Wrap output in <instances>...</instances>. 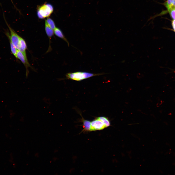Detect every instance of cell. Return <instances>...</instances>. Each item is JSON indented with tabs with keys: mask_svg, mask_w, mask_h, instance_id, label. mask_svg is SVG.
<instances>
[{
	"mask_svg": "<svg viewBox=\"0 0 175 175\" xmlns=\"http://www.w3.org/2000/svg\"><path fill=\"white\" fill-rule=\"evenodd\" d=\"M16 58L19 59L25 66L26 70V74H28V68L31 67L29 63L27 57H25L23 53L20 51L18 50Z\"/></svg>",
	"mask_w": 175,
	"mask_h": 175,
	"instance_id": "5b68a950",
	"label": "cell"
},
{
	"mask_svg": "<svg viewBox=\"0 0 175 175\" xmlns=\"http://www.w3.org/2000/svg\"><path fill=\"white\" fill-rule=\"evenodd\" d=\"M172 8L175 7V0L174 1L172 4Z\"/></svg>",
	"mask_w": 175,
	"mask_h": 175,
	"instance_id": "2e32d148",
	"label": "cell"
},
{
	"mask_svg": "<svg viewBox=\"0 0 175 175\" xmlns=\"http://www.w3.org/2000/svg\"><path fill=\"white\" fill-rule=\"evenodd\" d=\"M174 7V8H175V7Z\"/></svg>",
	"mask_w": 175,
	"mask_h": 175,
	"instance_id": "e0dca14e",
	"label": "cell"
},
{
	"mask_svg": "<svg viewBox=\"0 0 175 175\" xmlns=\"http://www.w3.org/2000/svg\"><path fill=\"white\" fill-rule=\"evenodd\" d=\"M45 28L46 33L50 41L53 35L54 30L48 25L45 22Z\"/></svg>",
	"mask_w": 175,
	"mask_h": 175,
	"instance_id": "9c48e42d",
	"label": "cell"
},
{
	"mask_svg": "<svg viewBox=\"0 0 175 175\" xmlns=\"http://www.w3.org/2000/svg\"><path fill=\"white\" fill-rule=\"evenodd\" d=\"M99 75V74H94L86 72H77L72 73H68L66 74V76L68 79L76 81H80Z\"/></svg>",
	"mask_w": 175,
	"mask_h": 175,
	"instance_id": "6da1fadb",
	"label": "cell"
},
{
	"mask_svg": "<svg viewBox=\"0 0 175 175\" xmlns=\"http://www.w3.org/2000/svg\"><path fill=\"white\" fill-rule=\"evenodd\" d=\"M91 131L100 130L107 128L105 123L97 118L91 122Z\"/></svg>",
	"mask_w": 175,
	"mask_h": 175,
	"instance_id": "277c9868",
	"label": "cell"
},
{
	"mask_svg": "<svg viewBox=\"0 0 175 175\" xmlns=\"http://www.w3.org/2000/svg\"><path fill=\"white\" fill-rule=\"evenodd\" d=\"M7 37L8 38L10 42V50L12 54L16 58V54L18 50L13 45L10 38L8 37Z\"/></svg>",
	"mask_w": 175,
	"mask_h": 175,
	"instance_id": "30bf717a",
	"label": "cell"
},
{
	"mask_svg": "<svg viewBox=\"0 0 175 175\" xmlns=\"http://www.w3.org/2000/svg\"><path fill=\"white\" fill-rule=\"evenodd\" d=\"M53 30L54 33L56 35L63 39L67 43L68 46L69 45V43L68 41L60 29L56 27Z\"/></svg>",
	"mask_w": 175,
	"mask_h": 175,
	"instance_id": "52a82bcc",
	"label": "cell"
},
{
	"mask_svg": "<svg viewBox=\"0 0 175 175\" xmlns=\"http://www.w3.org/2000/svg\"><path fill=\"white\" fill-rule=\"evenodd\" d=\"M172 25L173 30L175 32V20H174L172 21Z\"/></svg>",
	"mask_w": 175,
	"mask_h": 175,
	"instance_id": "9a60e30c",
	"label": "cell"
},
{
	"mask_svg": "<svg viewBox=\"0 0 175 175\" xmlns=\"http://www.w3.org/2000/svg\"><path fill=\"white\" fill-rule=\"evenodd\" d=\"M53 11L52 6L50 4H44L39 7L38 9L37 15L41 19L48 17Z\"/></svg>",
	"mask_w": 175,
	"mask_h": 175,
	"instance_id": "7a4b0ae2",
	"label": "cell"
},
{
	"mask_svg": "<svg viewBox=\"0 0 175 175\" xmlns=\"http://www.w3.org/2000/svg\"><path fill=\"white\" fill-rule=\"evenodd\" d=\"M82 121L83 128L82 131H91V122L89 121L85 120L83 118L82 119Z\"/></svg>",
	"mask_w": 175,
	"mask_h": 175,
	"instance_id": "ba28073f",
	"label": "cell"
},
{
	"mask_svg": "<svg viewBox=\"0 0 175 175\" xmlns=\"http://www.w3.org/2000/svg\"><path fill=\"white\" fill-rule=\"evenodd\" d=\"M97 118L105 123L106 127L110 126V122L106 117H100Z\"/></svg>",
	"mask_w": 175,
	"mask_h": 175,
	"instance_id": "7c38bea8",
	"label": "cell"
},
{
	"mask_svg": "<svg viewBox=\"0 0 175 175\" xmlns=\"http://www.w3.org/2000/svg\"><path fill=\"white\" fill-rule=\"evenodd\" d=\"M172 18L174 20H175V9L173 7L168 11Z\"/></svg>",
	"mask_w": 175,
	"mask_h": 175,
	"instance_id": "5bb4252c",
	"label": "cell"
},
{
	"mask_svg": "<svg viewBox=\"0 0 175 175\" xmlns=\"http://www.w3.org/2000/svg\"><path fill=\"white\" fill-rule=\"evenodd\" d=\"M27 48L25 40L20 37L19 44V48L18 50L21 52L25 56L27 57L26 50Z\"/></svg>",
	"mask_w": 175,
	"mask_h": 175,
	"instance_id": "8992f818",
	"label": "cell"
},
{
	"mask_svg": "<svg viewBox=\"0 0 175 175\" xmlns=\"http://www.w3.org/2000/svg\"><path fill=\"white\" fill-rule=\"evenodd\" d=\"M45 22L53 30L56 27L54 21L51 18L48 17L45 20Z\"/></svg>",
	"mask_w": 175,
	"mask_h": 175,
	"instance_id": "8fae6325",
	"label": "cell"
},
{
	"mask_svg": "<svg viewBox=\"0 0 175 175\" xmlns=\"http://www.w3.org/2000/svg\"><path fill=\"white\" fill-rule=\"evenodd\" d=\"M6 22L10 32V34L8 32H6V35L7 37L10 38L13 45L17 50H18L20 36L10 27Z\"/></svg>",
	"mask_w": 175,
	"mask_h": 175,
	"instance_id": "3957f363",
	"label": "cell"
},
{
	"mask_svg": "<svg viewBox=\"0 0 175 175\" xmlns=\"http://www.w3.org/2000/svg\"><path fill=\"white\" fill-rule=\"evenodd\" d=\"M175 0H167L165 5L168 11L172 8V4Z\"/></svg>",
	"mask_w": 175,
	"mask_h": 175,
	"instance_id": "4fadbf2b",
	"label": "cell"
}]
</instances>
